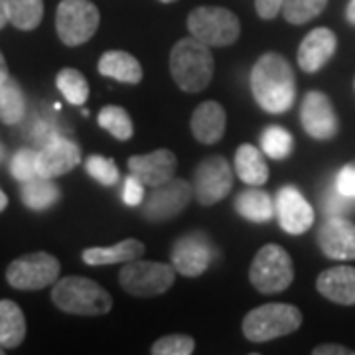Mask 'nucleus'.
<instances>
[{"label":"nucleus","instance_id":"nucleus-22","mask_svg":"<svg viewBox=\"0 0 355 355\" xmlns=\"http://www.w3.org/2000/svg\"><path fill=\"white\" fill-rule=\"evenodd\" d=\"M99 73L121 83H130L137 85L142 79V67L135 55L127 51L113 50L105 51L99 60Z\"/></svg>","mask_w":355,"mask_h":355},{"label":"nucleus","instance_id":"nucleus-8","mask_svg":"<svg viewBox=\"0 0 355 355\" xmlns=\"http://www.w3.org/2000/svg\"><path fill=\"white\" fill-rule=\"evenodd\" d=\"M176 280V268L164 263L142 261L135 259L125 265L119 275V282L123 291L139 296V298H153L164 294Z\"/></svg>","mask_w":355,"mask_h":355},{"label":"nucleus","instance_id":"nucleus-28","mask_svg":"<svg viewBox=\"0 0 355 355\" xmlns=\"http://www.w3.org/2000/svg\"><path fill=\"white\" fill-rule=\"evenodd\" d=\"M8 22L18 30H34L44 18V0H6Z\"/></svg>","mask_w":355,"mask_h":355},{"label":"nucleus","instance_id":"nucleus-26","mask_svg":"<svg viewBox=\"0 0 355 355\" xmlns=\"http://www.w3.org/2000/svg\"><path fill=\"white\" fill-rule=\"evenodd\" d=\"M26 113V97L20 83L8 76L0 81V123L18 125Z\"/></svg>","mask_w":355,"mask_h":355},{"label":"nucleus","instance_id":"nucleus-24","mask_svg":"<svg viewBox=\"0 0 355 355\" xmlns=\"http://www.w3.org/2000/svg\"><path fill=\"white\" fill-rule=\"evenodd\" d=\"M20 198H22V202L28 209L44 211V209H50L51 205L60 202L62 191L58 188V184L51 182V178L36 176L34 180L22 184Z\"/></svg>","mask_w":355,"mask_h":355},{"label":"nucleus","instance_id":"nucleus-5","mask_svg":"<svg viewBox=\"0 0 355 355\" xmlns=\"http://www.w3.org/2000/svg\"><path fill=\"white\" fill-rule=\"evenodd\" d=\"M251 284L263 294H277L286 291L294 280V265L291 254L280 245H265L254 254L249 268Z\"/></svg>","mask_w":355,"mask_h":355},{"label":"nucleus","instance_id":"nucleus-32","mask_svg":"<svg viewBox=\"0 0 355 355\" xmlns=\"http://www.w3.org/2000/svg\"><path fill=\"white\" fill-rule=\"evenodd\" d=\"M328 0H284L282 14L291 24H306L318 14L324 12Z\"/></svg>","mask_w":355,"mask_h":355},{"label":"nucleus","instance_id":"nucleus-29","mask_svg":"<svg viewBox=\"0 0 355 355\" xmlns=\"http://www.w3.org/2000/svg\"><path fill=\"white\" fill-rule=\"evenodd\" d=\"M55 85L60 93L65 97V101L71 105H83L89 97V83L81 71L73 67H65L55 77Z\"/></svg>","mask_w":355,"mask_h":355},{"label":"nucleus","instance_id":"nucleus-16","mask_svg":"<svg viewBox=\"0 0 355 355\" xmlns=\"http://www.w3.org/2000/svg\"><path fill=\"white\" fill-rule=\"evenodd\" d=\"M277 216L280 227L291 235H302L314 223V209L292 186L280 188L277 196Z\"/></svg>","mask_w":355,"mask_h":355},{"label":"nucleus","instance_id":"nucleus-30","mask_svg":"<svg viewBox=\"0 0 355 355\" xmlns=\"http://www.w3.org/2000/svg\"><path fill=\"white\" fill-rule=\"evenodd\" d=\"M97 123L107 132H111L116 140H128L132 137V132H135L130 114L123 107H116V105L103 107L101 113L97 116Z\"/></svg>","mask_w":355,"mask_h":355},{"label":"nucleus","instance_id":"nucleus-10","mask_svg":"<svg viewBox=\"0 0 355 355\" xmlns=\"http://www.w3.org/2000/svg\"><path fill=\"white\" fill-rule=\"evenodd\" d=\"M231 188H233V172L223 156L214 154L202 160L196 168L193 196L200 205H216L223 198H227Z\"/></svg>","mask_w":355,"mask_h":355},{"label":"nucleus","instance_id":"nucleus-7","mask_svg":"<svg viewBox=\"0 0 355 355\" xmlns=\"http://www.w3.org/2000/svg\"><path fill=\"white\" fill-rule=\"evenodd\" d=\"M101 22L99 8L91 0H62L55 12V30L65 46L76 48L95 36Z\"/></svg>","mask_w":355,"mask_h":355},{"label":"nucleus","instance_id":"nucleus-17","mask_svg":"<svg viewBox=\"0 0 355 355\" xmlns=\"http://www.w3.org/2000/svg\"><path fill=\"white\" fill-rule=\"evenodd\" d=\"M81 162V148L73 140L58 137L38 153V176L58 178L71 172Z\"/></svg>","mask_w":355,"mask_h":355},{"label":"nucleus","instance_id":"nucleus-15","mask_svg":"<svg viewBox=\"0 0 355 355\" xmlns=\"http://www.w3.org/2000/svg\"><path fill=\"white\" fill-rule=\"evenodd\" d=\"M318 245L328 259L354 261L355 225L342 216L328 217V221L318 231Z\"/></svg>","mask_w":355,"mask_h":355},{"label":"nucleus","instance_id":"nucleus-41","mask_svg":"<svg viewBox=\"0 0 355 355\" xmlns=\"http://www.w3.org/2000/svg\"><path fill=\"white\" fill-rule=\"evenodd\" d=\"M314 355H354L355 352L352 349H347V347H343L340 343H326V345H318L314 347Z\"/></svg>","mask_w":355,"mask_h":355},{"label":"nucleus","instance_id":"nucleus-6","mask_svg":"<svg viewBox=\"0 0 355 355\" xmlns=\"http://www.w3.org/2000/svg\"><path fill=\"white\" fill-rule=\"evenodd\" d=\"M188 30L203 44L225 48L235 44L241 34V22L235 14L221 6H200L188 16Z\"/></svg>","mask_w":355,"mask_h":355},{"label":"nucleus","instance_id":"nucleus-11","mask_svg":"<svg viewBox=\"0 0 355 355\" xmlns=\"http://www.w3.org/2000/svg\"><path fill=\"white\" fill-rule=\"evenodd\" d=\"M193 186L182 178H172L162 186L154 188L144 203V219L150 223H162L176 217L191 200Z\"/></svg>","mask_w":355,"mask_h":355},{"label":"nucleus","instance_id":"nucleus-27","mask_svg":"<svg viewBox=\"0 0 355 355\" xmlns=\"http://www.w3.org/2000/svg\"><path fill=\"white\" fill-rule=\"evenodd\" d=\"M237 214L254 223H265L270 221L275 216V205L270 202V196L263 190H247L237 196L235 200Z\"/></svg>","mask_w":355,"mask_h":355},{"label":"nucleus","instance_id":"nucleus-45","mask_svg":"<svg viewBox=\"0 0 355 355\" xmlns=\"http://www.w3.org/2000/svg\"><path fill=\"white\" fill-rule=\"evenodd\" d=\"M6 205H8V198H6V193L0 190V214L6 209Z\"/></svg>","mask_w":355,"mask_h":355},{"label":"nucleus","instance_id":"nucleus-21","mask_svg":"<svg viewBox=\"0 0 355 355\" xmlns=\"http://www.w3.org/2000/svg\"><path fill=\"white\" fill-rule=\"evenodd\" d=\"M144 253V243L139 239H125L113 247H91L83 251V263L91 266L114 265V263H130L140 259Z\"/></svg>","mask_w":355,"mask_h":355},{"label":"nucleus","instance_id":"nucleus-13","mask_svg":"<svg viewBox=\"0 0 355 355\" xmlns=\"http://www.w3.org/2000/svg\"><path fill=\"white\" fill-rule=\"evenodd\" d=\"M300 121L304 130L316 140H331L338 135V116L334 105L322 91H310L302 101Z\"/></svg>","mask_w":355,"mask_h":355},{"label":"nucleus","instance_id":"nucleus-31","mask_svg":"<svg viewBox=\"0 0 355 355\" xmlns=\"http://www.w3.org/2000/svg\"><path fill=\"white\" fill-rule=\"evenodd\" d=\"M292 144H294V140H292L291 132L279 125H270L261 137L263 153L272 160H284L286 156H291Z\"/></svg>","mask_w":355,"mask_h":355},{"label":"nucleus","instance_id":"nucleus-19","mask_svg":"<svg viewBox=\"0 0 355 355\" xmlns=\"http://www.w3.org/2000/svg\"><path fill=\"white\" fill-rule=\"evenodd\" d=\"M227 125L225 109L217 101H205L196 107L191 114V135L202 144H216L223 139Z\"/></svg>","mask_w":355,"mask_h":355},{"label":"nucleus","instance_id":"nucleus-33","mask_svg":"<svg viewBox=\"0 0 355 355\" xmlns=\"http://www.w3.org/2000/svg\"><path fill=\"white\" fill-rule=\"evenodd\" d=\"M85 170L87 174L95 182H99L101 186H114L119 182V168L114 164L111 158H105L99 154L89 156L85 162Z\"/></svg>","mask_w":355,"mask_h":355},{"label":"nucleus","instance_id":"nucleus-23","mask_svg":"<svg viewBox=\"0 0 355 355\" xmlns=\"http://www.w3.org/2000/svg\"><path fill=\"white\" fill-rule=\"evenodd\" d=\"M235 170L237 176L249 186H263L268 180V166H266L263 154L254 148L253 144H243L235 154Z\"/></svg>","mask_w":355,"mask_h":355},{"label":"nucleus","instance_id":"nucleus-20","mask_svg":"<svg viewBox=\"0 0 355 355\" xmlns=\"http://www.w3.org/2000/svg\"><path fill=\"white\" fill-rule=\"evenodd\" d=\"M316 288L322 296L336 304L355 306V268L334 266L324 270L316 280Z\"/></svg>","mask_w":355,"mask_h":355},{"label":"nucleus","instance_id":"nucleus-14","mask_svg":"<svg viewBox=\"0 0 355 355\" xmlns=\"http://www.w3.org/2000/svg\"><path fill=\"white\" fill-rule=\"evenodd\" d=\"M128 172L137 176L148 188H158L170 182L176 174V154L172 150H154L150 154H135L128 158Z\"/></svg>","mask_w":355,"mask_h":355},{"label":"nucleus","instance_id":"nucleus-43","mask_svg":"<svg viewBox=\"0 0 355 355\" xmlns=\"http://www.w3.org/2000/svg\"><path fill=\"white\" fill-rule=\"evenodd\" d=\"M345 16H347V22L355 26V0H349L347 10H345Z\"/></svg>","mask_w":355,"mask_h":355},{"label":"nucleus","instance_id":"nucleus-35","mask_svg":"<svg viewBox=\"0 0 355 355\" xmlns=\"http://www.w3.org/2000/svg\"><path fill=\"white\" fill-rule=\"evenodd\" d=\"M196 349V342L191 336H184V334H172V336H164L158 342H154L153 352L154 355H190Z\"/></svg>","mask_w":355,"mask_h":355},{"label":"nucleus","instance_id":"nucleus-39","mask_svg":"<svg viewBox=\"0 0 355 355\" xmlns=\"http://www.w3.org/2000/svg\"><path fill=\"white\" fill-rule=\"evenodd\" d=\"M284 6V0H254V8L257 14L263 18V20H272L277 18L279 12Z\"/></svg>","mask_w":355,"mask_h":355},{"label":"nucleus","instance_id":"nucleus-42","mask_svg":"<svg viewBox=\"0 0 355 355\" xmlns=\"http://www.w3.org/2000/svg\"><path fill=\"white\" fill-rule=\"evenodd\" d=\"M8 24V10H6V0H0V30Z\"/></svg>","mask_w":355,"mask_h":355},{"label":"nucleus","instance_id":"nucleus-37","mask_svg":"<svg viewBox=\"0 0 355 355\" xmlns=\"http://www.w3.org/2000/svg\"><path fill=\"white\" fill-rule=\"evenodd\" d=\"M336 190L355 200V164L343 166L336 178Z\"/></svg>","mask_w":355,"mask_h":355},{"label":"nucleus","instance_id":"nucleus-25","mask_svg":"<svg viewBox=\"0 0 355 355\" xmlns=\"http://www.w3.org/2000/svg\"><path fill=\"white\" fill-rule=\"evenodd\" d=\"M26 338V318L22 308L12 300H0V343L18 347Z\"/></svg>","mask_w":355,"mask_h":355},{"label":"nucleus","instance_id":"nucleus-40","mask_svg":"<svg viewBox=\"0 0 355 355\" xmlns=\"http://www.w3.org/2000/svg\"><path fill=\"white\" fill-rule=\"evenodd\" d=\"M58 137H62L60 135V130L58 128H53V123H38L36 125V130H34V140H36V144L38 146H46L48 142H51L53 139H58Z\"/></svg>","mask_w":355,"mask_h":355},{"label":"nucleus","instance_id":"nucleus-48","mask_svg":"<svg viewBox=\"0 0 355 355\" xmlns=\"http://www.w3.org/2000/svg\"><path fill=\"white\" fill-rule=\"evenodd\" d=\"M160 2H164V4H168V2H176V0H160Z\"/></svg>","mask_w":355,"mask_h":355},{"label":"nucleus","instance_id":"nucleus-44","mask_svg":"<svg viewBox=\"0 0 355 355\" xmlns=\"http://www.w3.org/2000/svg\"><path fill=\"white\" fill-rule=\"evenodd\" d=\"M6 77H8V65H6V60H4L2 51H0V81H4Z\"/></svg>","mask_w":355,"mask_h":355},{"label":"nucleus","instance_id":"nucleus-47","mask_svg":"<svg viewBox=\"0 0 355 355\" xmlns=\"http://www.w3.org/2000/svg\"><path fill=\"white\" fill-rule=\"evenodd\" d=\"M4 352H6V347H4V345H2V343H0V355L4 354Z\"/></svg>","mask_w":355,"mask_h":355},{"label":"nucleus","instance_id":"nucleus-46","mask_svg":"<svg viewBox=\"0 0 355 355\" xmlns=\"http://www.w3.org/2000/svg\"><path fill=\"white\" fill-rule=\"evenodd\" d=\"M4 156H6V148H4L2 142H0V164H2V160H4Z\"/></svg>","mask_w":355,"mask_h":355},{"label":"nucleus","instance_id":"nucleus-12","mask_svg":"<svg viewBox=\"0 0 355 355\" xmlns=\"http://www.w3.org/2000/svg\"><path fill=\"white\" fill-rule=\"evenodd\" d=\"M214 259V247L205 235L190 233L178 239L172 247V266L184 277H200Z\"/></svg>","mask_w":355,"mask_h":355},{"label":"nucleus","instance_id":"nucleus-34","mask_svg":"<svg viewBox=\"0 0 355 355\" xmlns=\"http://www.w3.org/2000/svg\"><path fill=\"white\" fill-rule=\"evenodd\" d=\"M10 172H12L14 180H18L20 184L34 180L38 176V153L32 148L18 150L10 162Z\"/></svg>","mask_w":355,"mask_h":355},{"label":"nucleus","instance_id":"nucleus-36","mask_svg":"<svg viewBox=\"0 0 355 355\" xmlns=\"http://www.w3.org/2000/svg\"><path fill=\"white\" fill-rule=\"evenodd\" d=\"M123 200H125L128 207H137L144 200V184L137 176H132V174L125 180Z\"/></svg>","mask_w":355,"mask_h":355},{"label":"nucleus","instance_id":"nucleus-9","mask_svg":"<svg viewBox=\"0 0 355 355\" xmlns=\"http://www.w3.org/2000/svg\"><path fill=\"white\" fill-rule=\"evenodd\" d=\"M60 261L50 253H28L18 257L6 268V280L16 291H42L58 282Z\"/></svg>","mask_w":355,"mask_h":355},{"label":"nucleus","instance_id":"nucleus-2","mask_svg":"<svg viewBox=\"0 0 355 355\" xmlns=\"http://www.w3.org/2000/svg\"><path fill=\"white\" fill-rule=\"evenodd\" d=\"M214 55L207 44L198 38H182L170 53V73L178 87L188 93H200L214 79Z\"/></svg>","mask_w":355,"mask_h":355},{"label":"nucleus","instance_id":"nucleus-3","mask_svg":"<svg viewBox=\"0 0 355 355\" xmlns=\"http://www.w3.org/2000/svg\"><path fill=\"white\" fill-rule=\"evenodd\" d=\"M51 300L65 314L105 316L113 308L111 294L99 282L85 277H65L53 284Z\"/></svg>","mask_w":355,"mask_h":355},{"label":"nucleus","instance_id":"nucleus-18","mask_svg":"<svg viewBox=\"0 0 355 355\" xmlns=\"http://www.w3.org/2000/svg\"><path fill=\"white\" fill-rule=\"evenodd\" d=\"M338 38L330 28H316L312 30L298 48V65L306 73H316L324 65L330 62L336 53Z\"/></svg>","mask_w":355,"mask_h":355},{"label":"nucleus","instance_id":"nucleus-38","mask_svg":"<svg viewBox=\"0 0 355 355\" xmlns=\"http://www.w3.org/2000/svg\"><path fill=\"white\" fill-rule=\"evenodd\" d=\"M354 198H347V196H343L338 190H334L331 193H328V198H326V214L328 217L334 216H342L345 211H349V203H352Z\"/></svg>","mask_w":355,"mask_h":355},{"label":"nucleus","instance_id":"nucleus-1","mask_svg":"<svg viewBox=\"0 0 355 355\" xmlns=\"http://www.w3.org/2000/svg\"><path fill=\"white\" fill-rule=\"evenodd\" d=\"M251 89L254 101L266 113L288 111L296 97V81L291 64L280 53H265L251 71Z\"/></svg>","mask_w":355,"mask_h":355},{"label":"nucleus","instance_id":"nucleus-4","mask_svg":"<svg viewBox=\"0 0 355 355\" xmlns=\"http://www.w3.org/2000/svg\"><path fill=\"white\" fill-rule=\"evenodd\" d=\"M302 326V312L292 304H265L251 310L243 320V334L249 342L263 343L288 336Z\"/></svg>","mask_w":355,"mask_h":355}]
</instances>
